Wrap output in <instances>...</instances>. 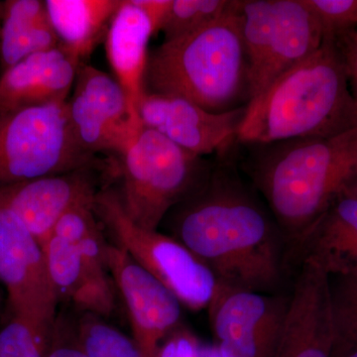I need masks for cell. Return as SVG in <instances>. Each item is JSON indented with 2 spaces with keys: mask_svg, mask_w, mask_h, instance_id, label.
<instances>
[{
  "mask_svg": "<svg viewBox=\"0 0 357 357\" xmlns=\"http://www.w3.org/2000/svg\"><path fill=\"white\" fill-rule=\"evenodd\" d=\"M234 146L218 155L165 220L171 236L210 268L218 283L272 294L281 281L285 238L255 188L241 178Z\"/></svg>",
  "mask_w": 357,
  "mask_h": 357,
  "instance_id": "6da1fadb",
  "label": "cell"
},
{
  "mask_svg": "<svg viewBox=\"0 0 357 357\" xmlns=\"http://www.w3.org/2000/svg\"><path fill=\"white\" fill-rule=\"evenodd\" d=\"M245 146L244 172L285 241L297 250L312 225L357 178V128L330 138Z\"/></svg>",
  "mask_w": 357,
  "mask_h": 357,
  "instance_id": "7a4b0ae2",
  "label": "cell"
},
{
  "mask_svg": "<svg viewBox=\"0 0 357 357\" xmlns=\"http://www.w3.org/2000/svg\"><path fill=\"white\" fill-rule=\"evenodd\" d=\"M357 128V107L335 39L321 47L246 105L237 141L262 145L330 138Z\"/></svg>",
  "mask_w": 357,
  "mask_h": 357,
  "instance_id": "3957f363",
  "label": "cell"
},
{
  "mask_svg": "<svg viewBox=\"0 0 357 357\" xmlns=\"http://www.w3.org/2000/svg\"><path fill=\"white\" fill-rule=\"evenodd\" d=\"M238 6L206 27L165 40L148 56L146 93L184 98L223 114L246 107L249 72Z\"/></svg>",
  "mask_w": 357,
  "mask_h": 357,
  "instance_id": "277c9868",
  "label": "cell"
},
{
  "mask_svg": "<svg viewBox=\"0 0 357 357\" xmlns=\"http://www.w3.org/2000/svg\"><path fill=\"white\" fill-rule=\"evenodd\" d=\"M203 157L143 128L114 168L116 190L129 218L143 229L158 230L167 215L184 201L210 170Z\"/></svg>",
  "mask_w": 357,
  "mask_h": 357,
  "instance_id": "5b68a950",
  "label": "cell"
},
{
  "mask_svg": "<svg viewBox=\"0 0 357 357\" xmlns=\"http://www.w3.org/2000/svg\"><path fill=\"white\" fill-rule=\"evenodd\" d=\"M98 166L77 140L67 102L0 114V189Z\"/></svg>",
  "mask_w": 357,
  "mask_h": 357,
  "instance_id": "8992f818",
  "label": "cell"
},
{
  "mask_svg": "<svg viewBox=\"0 0 357 357\" xmlns=\"http://www.w3.org/2000/svg\"><path fill=\"white\" fill-rule=\"evenodd\" d=\"M93 210L114 243L170 290L183 307L194 312L206 310L218 282L210 268L190 249L173 236L138 227L110 185L98 192Z\"/></svg>",
  "mask_w": 357,
  "mask_h": 357,
  "instance_id": "52a82bcc",
  "label": "cell"
},
{
  "mask_svg": "<svg viewBox=\"0 0 357 357\" xmlns=\"http://www.w3.org/2000/svg\"><path fill=\"white\" fill-rule=\"evenodd\" d=\"M289 297L218 283L208 310L222 357H273Z\"/></svg>",
  "mask_w": 357,
  "mask_h": 357,
  "instance_id": "ba28073f",
  "label": "cell"
},
{
  "mask_svg": "<svg viewBox=\"0 0 357 357\" xmlns=\"http://www.w3.org/2000/svg\"><path fill=\"white\" fill-rule=\"evenodd\" d=\"M0 282L6 289L14 317L53 332L59 302L44 249L20 218L1 203Z\"/></svg>",
  "mask_w": 357,
  "mask_h": 357,
  "instance_id": "9c48e42d",
  "label": "cell"
},
{
  "mask_svg": "<svg viewBox=\"0 0 357 357\" xmlns=\"http://www.w3.org/2000/svg\"><path fill=\"white\" fill-rule=\"evenodd\" d=\"M67 102L75 134L89 153L121 157L142 131L119 82L93 66H79Z\"/></svg>",
  "mask_w": 357,
  "mask_h": 357,
  "instance_id": "30bf717a",
  "label": "cell"
},
{
  "mask_svg": "<svg viewBox=\"0 0 357 357\" xmlns=\"http://www.w3.org/2000/svg\"><path fill=\"white\" fill-rule=\"evenodd\" d=\"M107 259L128 310L134 342L144 357H150L159 342L182 324V304L121 246L109 243Z\"/></svg>",
  "mask_w": 357,
  "mask_h": 357,
  "instance_id": "8fae6325",
  "label": "cell"
},
{
  "mask_svg": "<svg viewBox=\"0 0 357 357\" xmlns=\"http://www.w3.org/2000/svg\"><path fill=\"white\" fill-rule=\"evenodd\" d=\"M246 107L213 114L184 98L145 91L139 115L143 128L153 129L178 147L203 157L220 154L237 143Z\"/></svg>",
  "mask_w": 357,
  "mask_h": 357,
  "instance_id": "7c38bea8",
  "label": "cell"
},
{
  "mask_svg": "<svg viewBox=\"0 0 357 357\" xmlns=\"http://www.w3.org/2000/svg\"><path fill=\"white\" fill-rule=\"evenodd\" d=\"M335 349L330 276L303 260L273 357H333Z\"/></svg>",
  "mask_w": 357,
  "mask_h": 357,
  "instance_id": "4fadbf2b",
  "label": "cell"
},
{
  "mask_svg": "<svg viewBox=\"0 0 357 357\" xmlns=\"http://www.w3.org/2000/svg\"><path fill=\"white\" fill-rule=\"evenodd\" d=\"M98 167L45 176L0 189V203L13 211L40 245L53 234L59 220L77 204L95 201Z\"/></svg>",
  "mask_w": 357,
  "mask_h": 357,
  "instance_id": "5bb4252c",
  "label": "cell"
},
{
  "mask_svg": "<svg viewBox=\"0 0 357 357\" xmlns=\"http://www.w3.org/2000/svg\"><path fill=\"white\" fill-rule=\"evenodd\" d=\"M79 68L58 47L4 70L0 77V114L67 102Z\"/></svg>",
  "mask_w": 357,
  "mask_h": 357,
  "instance_id": "9a60e30c",
  "label": "cell"
},
{
  "mask_svg": "<svg viewBox=\"0 0 357 357\" xmlns=\"http://www.w3.org/2000/svg\"><path fill=\"white\" fill-rule=\"evenodd\" d=\"M323 41V29L303 0H274L273 29L266 57L250 84V100L310 57Z\"/></svg>",
  "mask_w": 357,
  "mask_h": 357,
  "instance_id": "2e32d148",
  "label": "cell"
},
{
  "mask_svg": "<svg viewBox=\"0 0 357 357\" xmlns=\"http://www.w3.org/2000/svg\"><path fill=\"white\" fill-rule=\"evenodd\" d=\"M45 258L59 304L79 314L109 318L115 307V286L110 275L96 271L72 244L52 236L44 246Z\"/></svg>",
  "mask_w": 357,
  "mask_h": 357,
  "instance_id": "e0dca14e",
  "label": "cell"
},
{
  "mask_svg": "<svg viewBox=\"0 0 357 357\" xmlns=\"http://www.w3.org/2000/svg\"><path fill=\"white\" fill-rule=\"evenodd\" d=\"M152 35L153 28L146 13L134 0H121L105 36V49L116 81L128 98L131 114L141 124L139 107L145 93L147 46Z\"/></svg>",
  "mask_w": 357,
  "mask_h": 357,
  "instance_id": "ac0fdd59",
  "label": "cell"
},
{
  "mask_svg": "<svg viewBox=\"0 0 357 357\" xmlns=\"http://www.w3.org/2000/svg\"><path fill=\"white\" fill-rule=\"evenodd\" d=\"M298 253L330 277L357 268V199L344 195L301 241Z\"/></svg>",
  "mask_w": 357,
  "mask_h": 357,
  "instance_id": "d6986e66",
  "label": "cell"
},
{
  "mask_svg": "<svg viewBox=\"0 0 357 357\" xmlns=\"http://www.w3.org/2000/svg\"><path fill=\"white\" fill-rule=\"evenodd\" d=\"M121 0H47V13L59 39V48L77 66L107 36Z\"/></svg>",
  "mask_w": 357,
  "mask_h": 357,
  "instance_id": "ffe728a7",
  "label": "cell"
},
{
  "mask_svg": "<svg viewBox=\"0 0 357 357\" xmlns=\"http://www.w3.org/2000/svg\"><path fill=\"white\" fill-rule=\"evenodd\" d=\"M45 1L8 0L2 4V72L34 54L58 48Z\"/></svg>",
  "mask_w": 357,
  "mask_h": 357,
  "instance_id": "44dd1931",
  "label": "cell"
},
{
  "mask_svg": "<svg viewBox=\"0 0 357 357\" xmlns=\"http://www.w3.org/2000/svg\"><path fill=\"white\" fill-rule=\"evenodd\" d=\"M95 201L77 204L59 220L53 234L65 239L77 249L89 266L100 273L110 275L107 266V243L93 210Z\"/></svg>",
  "mask_w": 357,
  "mask_h": 357,
  "instance_id": "7402d4cb",
  "label": "cell"
},
{
  "mask_svg": "<svg viewBox=\"0 0 357 357\" xmlns=\"http://www.w3.org/2000/svg\"><path fill=\"white\" fill-rule=\"evenodd\" d=\"M70 332L88 357H144L133 338L109 325L102 317L81 312Z\"/></svg>",
  "mask_w": 357,
  "mask_h": 357,
  "instance_id": "603a6c76",
  "label": "cell"
},
{
  "mask_svg": "<svg viewBox=\"0 0 357 357\" xmlns=\"http://www.w3.org/2000/svg\"><path fill=\"white\" fill-rule=\"evenodd\" d=\"M239 16L250 91L251 82L259 72L266 57L273 29L274 0H241Z\"/></svg>",
  "mask_w": 357,
  "mask_h": 357,
  "instance_id": "cb8c5ba5",
  "label": "cell"
},
{
  "mask_svg": "<svg viewBox=\"0 0 357 357\" xmlns=\"http://www.w3.org/2000/svg\"><path fill=\"white\" fill-rule=\"evenodd\" d=\"M239 0H171L159 31L165 40L185 36L236 10Z\"/></svg>",
  "mask_w": 357,
  "mask_h": 357,
  "instance_id": "d4e9b609",
  "label": "cell"
},
{
  "mask_svg": "<svg viewBox=\"0 0 357 357\" xmlns=\"http://www.w3.org/2000/svg\"><path fill=\"white\" fill-rule=\"evenodd\" d=\"M330 280L337 354L357 347V268Z\"/></svg>",
  "mask_w": 357,
  "mask_h": 357,
  "instance_id": "484cf974",
  "label": "cell"
},
{
  "mask_svg": "<svg viewBox=\"0 0 357 357\" xmlns=\"http://www.w3.org/2000/svg\"><path fill=\"white\" fill-rule=\"evenodd\" d=\"M53 335L13 316L0 330V357H48Z\"/></svg>",
  "mask_w": 357,
  "mask_h": 357,
  "instance_id": "4316f807",
  "label": "cell"
},
{
  "mask_svg": "<svg viewBox=\"0 0 357 357\" xmlns=\"http://www.w3.org/2000/svg\"><path fill=\"white\" fill-rule=\"evenodd\" d=\"M323 29L324 39L357 29V0H303Z\"/></svg>",
  "mask_w": 357,
  "mask_h": 357,
  "instance_id": "83f0119b",
  "label": "cell"
},
{
  "mask_svg": "<svg viewBox=\"0 0 357 357\" xmlns=\"http://www.w3.org/2000/svg\"><path fill=\"white\" fill-rule=\"evenodd\" d=\"M203 347L198 337L181 324L159 342L150 357H202Z\"/></svg>",
  "mask_w": 357,
  "mask_h": 357,
  "instance_id": "f1b7e54d",
  "label": "cell"
},
{
  "mask_svg": "<svg viewBox=\"0 0 357 357\" xmlns=\"http://www.w3.org/2000/svg\"><path fill=\"white\" fill-rule=\"evenodd\" d=\"M335 42L347 66L349 86L357 107V29L340 35Z\"/></svg>",
  "mask_w": 357,
  "mask_h": 357,
  "instance_id": "f546056e",
  "label": "cell"
},
{
  "mask_svg": "<svg viewBox=\"0 0 357 357\" xmlns=\"http://www.w3.org/2000/svg\"><path fill=\"white\" fill-rule=\"evenodd\" d=\"M48 357H88L73 337L70 328L63 330L56 321Z\"/></svg>",
  "mask_w": 357,
  "mask_h": 357,
  "instance_id": "4dcf8cb0",
  "label": "cell"
},
{
  "mask_svg": "<svg viewBox=\"0 0 357 357\" xmlns=\"http://www.w3.org/2000/svg\"><path fill=\"white\" fill-rule=\"evenodd\" d=\"M134 1L146 13L153 28L154 34L158 32L162 21L170 6L171 0H134Z\"/></svg>",
  "mask_w": 357,
  "mask_h": 357,
  "instance_id": "1f68e13d",
  "label": "cell"
},
{
  "mask_svg": "<svg viewBox=\"0 0 357 357\" xmlns=\"http://www.w3.org/2000/svg\"><path fill=\"white\" fill-rule=\"evenodd\" d=\"M202 357H222L215 345H204Z\"/></svg>",
  "mask_w": 357,
  "mask_h": 357,
  "instance_id": "d6a6232c",
  "label": "cell"
},
{
  "mask_svg": "<svg viewBox=\"0 0 357 357\" xmlns=\"http://www.w3.org/2000/svg\"><path fill=\"white\" fill-rule=\"evenodd\" d=\"M333 357H357V347L347 351L337 352Z\"/></svg>",
  "mask_w": 357,
  "mask_h": 357,
  "instance_id": "836d02e7",
  "label": "cell"
},
{
  "mask_svg": "<svg viewBox=\"0 0 357 357\" xmlns=\"http://www.w3.org/2000/svg\"><path fill=\"white\" fill-rule=\"evenodd\" d=\"M344 195H349V196L354 197V198L357 199V178L349 185Z\"/></svg>",
  "mask_w": 357,
  "mask_h": 357,
  "instance_id": "e575fe53",
  "label": "cell"
},
{
  "mask_svg": "<svg viewBox=\"0 0 357 357\" xmlns=\"http://www.w3.org/2000/svg\"><path fill=\"white\" fill-rule=\"evenodd\" d=\"M2 32V4L0 3V40H1Z\"/></svg>",
  "mask_w": 357,
  "mask_h": 357,
  "instance_id": "d590c367",
  "label": "cell"
}]
</instances>
